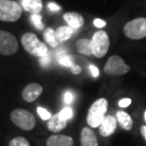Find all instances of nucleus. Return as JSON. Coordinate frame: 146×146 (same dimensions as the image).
<instances>
[{
    "mask_svg": "<svg viewBox=\"0 0 146 146\" xmlns=\"http://www.w3.org/2000/svg\"><path fill=\"white\" fill-rule=\"evenodd\" d=\"M108 107V102L106 99L100 98L91 104L86 117L87 124L91 128H97L106 118V113Z\"/></svg>",
    "mask_w": 146,
    "mask_h": 146,
    "instance_id": "f257e3e1",
    "label": "nucleus"
},
{
    "mask_svg": "<svg viewBox=\"0 0 146 146\" xmlns=\"http://www.w3.org/2000/svg\"><path fill=\"white\" fill-rule=\"evenodd\" d=\"M22 45L29 53L36 57H43L48 54L46 44L42 43L34 33H27L21 38Z\"/></svg>",
    "mask_w": 146,
    "mask_h": 146,
    "instance_id": "f03ea898",
    "label": "nucleus"
},
{
    "mask_svg": "<svg viewBox=\"0 0 146 146\" xmlns=\"http://www.w3.org/2000/svg\"><path fill=\"white\" fill-rule=\"evenodd\" d=\"M22 14V8L13 0H0V20L4 22H15Z\"/></svg>",
    "mask_w": 146,
    "mask_h": 146,
    "instance_id": "7ed1b4c3",
    "label": "nucleus"
},
{
    "mask_svg": "<svg viewBox=\"0 0 146 146\" xmlns=\"http://www.w3.org/2000/svg\"><path fill=\"white\" fill-rule=\"evenodd\" d=\"M11 119L14 124L25 131L33 130L36 123L35 117L30 111L17 108L11 113Z\"/></svg>",
    "mask_w": 146,
    "mask_h": 146,
    "instance_id": "20e7f679",
    "label": "nucleus"
},
{
    "mask_svg": "<svg viewBox=\"0 0 146 146\" xmlns=\"http://www.w3.org/2000/svg\"><path fill=\"white\" fill-rule=\"evenodd\" d=\"M110 46L109 36L106 31H99L94 33L91 39L92 54L97 58H102L107 53Z\"/></svg>",
    "mask_w": 146,
    "mask_h": 146,
    "instance_id": "39448f33",
    "label": "nucleus"
},
{
    "mask_svg": "<svg viewBox=\"0 0 146 146\" xmlns=\"http://www.w3.org/2000/svg\"><path fill=\"white\" fill-rule=\"evenodd\" d=\"M124 34L129 39L141 40L146 37V18L139 17L126 23L123 28Z\"/></svg>",
    "mask_w": 146,
    "mask_h": 146,
    "instance_id": "423d86ee",
    "label": "nucleus"
},
{
    "mask_svg": "<svg viewBox=\"0 0 146 146\" xmlns=\"http://www.w3.org/2000/svg\"><path fill=\"white\" fill-rule=\"evenodd\" d=\"M104 70L107 75L111 76L123 75L130 70V66L125 64L122 58L118 55H112L107 60Z\"/></svg>",
    "mask_w": 146,
    "mask_h": 146,
    "instance_id": "0eeeda50",
    "label": "nucleus"
},
{
    "mask_svg": "<svg viewBox=\"0 0 146 146\" xmlns=\"http://www.w3.org/2000/svg\"><path fill=\"white\" fill-rule=\"evenodd\" d=\"M18 50V42L15 36L6 31H0V53L6 56L13 55Z\"/></svg>",
    "mask_w": 146,
    "mask_h": 146,
    "instance_id": "6e6552de",
    "label": "nucleus"
},
{
    "mask_svg": "<svg viewBox=\"0 0 146 146\" xmlns=\"http://www.w3.org/2000/svg\"><path fill=\"white\" fill-rule=\"evenodd\" d=\"M43 87L38 83H31L23 89L22 98L28 103H31L38 99V97L42 94Z\"/></svg>",
    "mask_w": 146,
    "mask_h": 146,
    "instance_id": "1a4fd4ad",
    "label": "nucleus"
},
{
    "mask_svg": "<svg viewBox=\"0 0 146 146\" xmlns=\"http://www.w3.org/2000/svg\"><path fill=\"white\" fill-rule=\"evenodd\" d=\"M117 123H118V121H117L115 117L111 115L106 116L103 122L99 126V132H100L101 136L106 138V137H109L114 134L117 129Z\"/></svg>",
    "mask_w": 146,
    "mask_h": 146,
    "instance_id": "9d476101",
    "label": "nucleus"
},
{
    "mask_svg": "<svg viewBox=\"0 0 146 146\" xmlns=\"http://www.w3.org/2000/svg\"><path fill=\"white\" fill-rule=\"evenodd\" d=\"M82 146H99L98 139L91 127H84L81 132Z\"/></svg>",
    "mask_w": 146,
    "mask_h": 146,
    "instance_id": "9b49d317",
    "label": "nucleus"
},
{
    "mask_svg": "<svg viewBox=\"0 0 146 146\" xmlns=\"http://www.w3.org/2000/svg\"><path fill=\"white\" fill-rule=\"evenodd\" d=\"M46 146H74V141L69 136L52 135L46 141Z\"/></svg>",
    "mask_w": 146,
    "mask_h": 146,
    "instance_id": "f8f14e48",
    "label": "nucleus"
},
{
    "mask_svg": "<svg viewBox=\"0 0 146 146\" xmlns=\"http://www.w3.org/2000/svg\"><path fill=\"white\" fill-rule=\"evenodd\" d=\"M48 128L49 131L53 133H58L63 129H65L68 125V121H64L60 118L59 113L51 116V118L48 121Z\"/></svg>",
    "mask_w": 146,
    "mask_h": 146,
    "instance_id": "ddd939ff",
    "label": "nucleus"
},
{
    "mask_svg": "<svg viewBox=\"0 0 146 146\" xmlns=\"http://www.w3.org/2000/svg\"><path fill=\"white\" fill-rule=\"evenodd\" d=\"M64 19L68 24V27L72 28L73 30L80 29L84 23L83 16L77 13H66L64 14Z\"/></svg>",
    "mask_w": 146,
    "mask_h": 146,
    "instance_id": "4468645a",
    "label": "nucleus"
},
{
    "mask_svg": "<svg viewBox=\"0 0 146 146\" xmlns=\"http://www.w3.org/2000/svg\"><path fill=\"white\" fill-rule=\"evenodd\" d=\"M117 121L119 122L121 128L124 130L129 131L133 128V119L129 114H127L124 111H118L116 114Z\"/></svg>",
    "mask_w": 146,
    "mask_h": 146,
    "instance_id": "2eb2a0df",
    "label": "nucleus"
},
{
    "mask_svg": "<svg viewBox=\"0 0 146 146\" xmlns=\"http://www.w3.org/2000/svg\"><path fill=\"white\" fill-rule=\"evenodd\" d=\"M22 6L25 11L33 14L39 13L43 8L41 0H22Z\"/></svg>",
    "mask_w": 146,
    "mask_h": 146,
    "instance_id": "dca6fc26",
    "label": "nucleus"
},
{
    "mask_svg": "<svg viewBox=\"0 0 146 146\" xmlns=\"http://www.w3.org/2000/svg\"><path fill=\"white\" fill-rule=\"evenodd\" d=\"M77 50L83 55H92L91 50V40L90 39H80L76 43Z\"/></svg>",
    "mask_w": 146,
    "mask_h": 146,
    "instance_id": "f3484780",
    "label": "nucleus"
},
{
    "mask_svg": "<svg viewBox=\"0 0 146 146\" xmlns=\"http://www.w3.org/2000/svg\"><path fill=\"white\" fill-rule=\"evenodd\" d=\"M73 33V29L70 27H66V26H63V27L58 28L56 31H55V33H56L57 39L61 42H64V41L68 40L69 38L72 36Z\"/></svg>",
    "mask_w": 146,
    "mask_h": 146,
    "instance_id": "a211bd4d",
    "label": "nucleus"
},
{
    "mask_svg": "<svg viewBox=\"0 0 146 146\" xmlns=\"http://www.w3.org/2000/svg\"><path fill=\"white\" fill-rule=\"evenodd\" d=\"M44 39L52 48H55L60 44V41L57 39L55 31L52 30L51 28L46 29V31H44Z\"/></svg>",
    "mask_w": 146,
    "mask_h": 146,
    "instance_id": "6ab92c4d",
    "label": "nucleus"
},
{
    "mask_svg": "<svg viewBox=\"0 0 146 146\" xmlns=\"http://www.w3.org/2000/svg\"><path fill=\"white\" fill-rule=\"evenodd\" d=\"M9 146H31V144L27 139L23 137H16L10 141Z\"/></svg>",
    "mask_w": 146,
    "mask_h": 146,
    "instance_id": "aec40b11",
    "label": "nucleus"
},
{
    "mask_svg": "<svg viewBox=\"0 0 146 146\" xmlns=\"http://www.w3.org/2000/svg\"><path fill=\"white\" fill-rule=\"evenodd\" d=\"M59 116L64 121H68L73 117V110L70 107H65L59 112Z\"/></svg>",
    "mask_w": 146,
    "mask_h": 146,
    "instance_id": "412c9836",
    "label": "nucleus"
},
{
    "mask_svg": "<svg viewBox=\"0 0 146 146\" xmlns=\"http://www.w3.org/2000/svg\"><path fill=\"white\" fill-rule=\"evenodd\" d=\"M59 64L61 66H66V68H72V66L75 65V64L73 63L71 57L68 56V55H65V56H62L61 58H59Z\"/></svg>",
    "mask_w": 146,
    "mask_h": 146,
    "instance_id": "4be33fe9",
    "label": "nucleus"
},
{
    "mask_svg": "<svg viewBox=\"0 0 146 146\" xmlns=\"http://www.w3.org/2000/svg\"><path fill=\"white\" fill-rule=\"evenodd\" d=\"M31 21H33L34 26H35L38 30H43L44 29V24L42 22V16H41L39 13L33 14V15H31Z\"/></svg>",
    "mask_w": 146,
    "mask_h": 146,
    "instance_id": "5701e85b",
    "label": "nucleus"
},
{
    "mask_svg": "<svg viewBox=\"0 0 146 146\" xmlns=\"http://www.w3.org/2000/svg\"><path fill=\"white\" fill-rule=\"evenodd\" d=\"M37 113H38V115L40 116V118L44 119V121H48L52 116L48 110L45 109L44 107H41V106H39L37 108Z\"/></svg>",
    "mask_w": 146,
    "mask_h": 146,
    "instance_id": "b1692460",
    "label": "nucleus"
},
{
    "mask_svg": "<svg viewBox=\"0 0 146 146\" xmlns=\"http://www.w3.org/2000/svg\"><path fill=\"white\" fill-rule=\"evenodd\" d=\"M73 100H74V95H73V93L70 92V91H66L65 93V95H64V101H65V103L66 104H70Z\"/></svg>",
    "mask_w": 146,
    "mask_h": 146,
    "instance_id": "393cba45",
    "label": "nucleus"
},
{
    "mask_svg": "<svg viewBox=\"0 0 146 146\" xmlns=\"http://www.w3.org/2000/svg\"><path fill=\"white\" fill-rule=\"evenodd\" d=\"M131 104H132V100H131L130 98H124V99H121V100L119 101V106L122 107V108L129 106Z\"/></svg>",
    "mask_w": 146,
    "mask_h": 146,
    "instance_id": "a878e982",
    "label": "nucleus"
},
{
    "mask_svg": "<svg viewBox=\"0 0 146 146\" xmlns=\"http://www.w3.org/2000/svg\"><path fill=\"white\" fill-rule=\"evenodd\" d=\"M49 63H50V58H49L48 54H46L43 57H40V64H41V66H44V68L48 66L49 65Z\"/></svg>",
    "mask_w": 146,
    "mask_h": 146,
    "instance_id": "bb28decb",
    "label": "nucleus"
},
{
    "mask_svg": "<svg viewBox=\"0 0 146 146\" xmlns=\"http://www.w3.org/2000/svg\"><path fill=\"white\" fill-rule=\"evenodd\" d=\"M93 24H94L95 27H97V28H104V27H106V22L104 21V20H102V19H95L94 21H93Z\"/></svg>",
    "mask_w": 146,
    "mask_h": 146,
    "instance_id": "cd10ccee",
    "label": "nucleus"
},
{
    "mask_svg": "<svg viewBox=\"0 0 146 146\" xmlns=\"http://www.w3.org/2000/svg\"><path fill=\"white\" fill-rule=\"evenodd\" d=\"M89 70H90V72H91L93 77H98L99 74H100V71H99L98 68L96 66H94V65H90L89 66Z\"/></svg>",
    "mask_w": 146,
    "mask_h": 146,
    "instance_id": "c85d7f7f",
    "label": "nucleus"
},
{
    "mask_svg": "<svg viewBox=\"0 0 146 146\" xmlns=\"http://www.w3.org/2000/svg\"><path fill=\"white\" fill-rule=\"evenodd\" d=\"M48 7L49 10L52 11H60V9H61L60 6H58L57 4H55V3H53V2L48 3Z\"/></svg>",
    "mask_w": 146,
    "mask_h": 146,
    "instance_id": "c756f323",
    "label": "nucleus"
},
{
    "mask_svg": "<svg viewBox=\"0 0 146 146\" xmlns=\"http://www.w3.org/2000/svg\"><path fill=\"white\" fill-rule=\"evenodd\" d=\"M70 70H71V72L73 73V74L78 75V74H80V73L82 72V68H81L80 66L74 65V66H72V68H70Z\"/></svg>",
    "mask_w": 146,
    "mask_h": 146,
    "instance_id": "7c9ffc66",
    "label": "nucleus"
},
{
    "mask_svg": "<svg viewBox=\"0 0 146 146\" xmlns=\"http://www.w3.org/2000/svg\"><path fill=\"white\" fill-rule=\"evenodd\" d=\"M141 135L143 136L144 139L146 141V126L145 125H142V126L141 127Z\"/></svg>",
    "mask_w": 146,
    "mask_h": 146,
    "instance_id": "2f4dec72",
    "label": "nucleus"
},
{
    "mask_svg": "<svg viewBox=\"0 0 146 146\" xmlns=\"http://www.w3.org/2000/svg\"><path fill=\"white\" fill-rule=\"evenodd\" d=\"M144 119H145V121H146V111L144 112Z\"/></svg>",
    "mask_w": 146,
    "mask_h": 146,
    "instance_id": "473e14b6",
    "label": "nucleus"
}]
</instances>
